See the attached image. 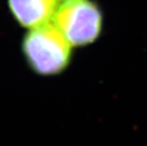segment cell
<instances>
[{"label":"cell","instance_id":"6da1fadb","mask_svg":"<svg viewBox=\"0 0 147 146\" xmlns=\"http://www.w3.org/2000/svg\"><path fill=\"white\" fill-rule=\"evenodd\" d=\"M22 51L35 73L51 76L63 72L72 56V46L51 20L29 29L22 41Z\"/></svg>","mask_w":147,"mask_h":146},{"label":"cell","instance_id":"7a4b0ae2","mask_svg":"<svg viewBox=\"0 0 147 146\" xmlns=\"http://www.w3.org/2000/svg\"><path fill=\"white\" fill-rule=\"evenodd\" d=\"M52 23L72 46L95 42L102 30V13L92 0H61Z\"/></svg>","mask_w":147,"mask_h":146},{"label":"cell","instance_id":"3957f363","mask_svg":"<svg viewBox=\"0 0 147 146\" xmlns=\"http://www.w3.org/2000/svg\"><path fill=\"white\" fill-rule=\"evenodd\" d=\"M61 0H8L14 19L27 29L38 27L51 20Z\"/></svg>","mask_w":147,"mask_h":146}]
</instances>
